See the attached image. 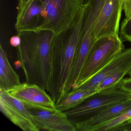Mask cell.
Returning a JSON list of instances; mask_svg holds the SVG:
<instances>
[{
  "instance_id": "cell-9",
  "label": "cell",
  "mask_w": 131,
  "mask_h": 131,
  "mask_svg": "<svg viewBox=\"0 0 131 131\" xmlns=\"http://www.w3.org/2000/svg\"><path fill=\"white\" fill-rule=\"evenodd\" d=\"M123 0H105L95 25L96 39L118 36Z\"/></svg>"
},
{
  "instance_id": "cell-21",
  "label": "cell",
  "mask_w": 131,
  "mask_h": 131,
  "mask_svg": "<svg viewBox=\"0 0 131 131\" xmlns=\"http://www.w3.org/2000/svg\"><path fill=\"white\" fill-rule=\"evenodd\" d=\"M14 65L16 69H20V67H22V63L19 60L14 62Z\"/></svg>"
},
{
  "instance_id": "cell-15",
  "label": "cell",
  "mask_w": 131,
  "mask_h": 131,
  "mask_svg": "<svg viewBox=\"0 0 131 131\" xmlns=\"http://www.w3.org/2000/svg\"><path fill=\"white\" fill-rule=\"evenodd\" d=\"M131 70V68L125 69L107 77L96 88V93L118 88L119 83Z\"/></svg>"
},
{
  "instance_id": "cell-17",
  "label": "cell",
  "mask_w": 131,
  "mask_h": 131,
  "mask_svg": "<svg viewBox=\"0 0 131 131\" xmlns=\"http://www.w3.org/2000/svg\"><path fill=\"white\" fill-rule=\"evenodd\" d=\"M131 119V108L99 128L96 131H111L114 127Z\"/></svg>"
},
{
  "instance_id": "cell-18",
  "label": "cell",
  "mask_w": 131,
  "mask_h": 131,
  "mask_svg": "<svg viewBox=\"0 0 131 131\" xmlns=\"http://www.w3.org/2000/svg\"><path fill=\"white\" fill-rule=\"evenodd\" d=\"M118 88L122 91L131 92V77L123 78L119 83Z\"/></svg>"
},
{
  "instance_id": "cell-8",
  "label": "cell",
  "mask_w": 131,
  "mask_h": 131,
  "mask_svg": "<svg viewBox=\"0 0 131 131\" xmlns=\"http://www.w3.org/2000/svg\"><path fill=\"white\" fill-rule=\"evenodd\" d=\"M15 29L17 32L40 30L44 22L41 0H18Z\"/></svg>"
},
{
  "instance_id": "cell-4",
  "label": "cell",
  "mask_w": 131,
  "mask_h": 131,
  "mask_svg": "<svg viewBox=\"0 0 131 131\" xmlns=\"http://www.w3.org/2000/svg\"><path fill=\"white\" fill-rule=\"evenodd\" d=\"M41 1L44 7V20L40 30H50L55 35L73 23L84 6L80 0Z\"/></svg>"
},
{
  "instance_id": "cell-13",
  "label": "cell",
  "mask_w": 131,
  "mask_h": 131,
  "mask_svg": "<svg viewBox=\"0 0 131 131\" xmlns=\"http://www.w3.org/2000/svg\"><path fill=\"white\" fill-rule=\"evenodd\" d=\"M21 84L19 76L14 70L6 53L0 46V92L9 90Z\"/></svg>"
},
{
  "instance_id": "cell-23",
  "label": "cell",
  "mask_w": 131,
  "mask_h": 131,
  "mask_svg": "<svg viewBox=\"0 0 131 131\" xmlns=\"http://www.w3.org/2000/svg\"><path fill=\"white\" fill-rule=\"evenodd\" d=\"M128 75L129 76V77H131V70L129 71V72L128 73Z\"/></svg>"
},
{
  "instance_id": "cell-19",
  "label": "cell",
  "mask_w": 131,
  "mask_h": 131,
  "mask_svg": "<svg viewBox=\"0 0 131 131\" xmlns=\"http://www.w3.org/2000/svg\"><path fill=\"white\" fill-rule=\"evenodd\" d=\"M111 131H131V119L114 127Z\"/></svg>"
},
{
  "instance_id": "cell-24",
  "label": "cell",
  "mask_w": 131,
  "mask_h": 131,
  "mask_svg": "<svg viewBox=\"0 0 131 131\" xmlns=\"http://www.w3.org/2000/svg\"><path fill=\"white\" fill-rule=\"evenodd\" d=\"M129 100H131V96H130V98H129Z\"/></svg>"
},
{
  "instance_id": "cell-10",
  "label": "cell",
  "mask_w": 131,
  "mask_h": 131,
  "mask_svg": "<svg viewBox=\"0 0 131 131\" xmlns=\"http://www.w3.org/2000/svg\"><path fill=\"white\" fill-rule=\"evenodd\" d=\"M39 130L77 131L75 125L69 120L64 112L56 108L51 110L29 109Z\"/></svg>"
},
{
  "instance_id": "cell-11",
  "label": "cell",
  "mask_w": 131,
  "mask_h": 131,
  "mask_svg": "<svg viewBox=\"0 0 131 131\" xmlns=\"http://www.w3.org/2000/svg\"><path fill=\"white\" fill-rule=\"evenodd\" d=\"M128 68H131V48L125 49L117 54L94 76L76 90H96L99 84L107 77Z\"/></svg>"
},
{
  "instance_id": "cell-12",
  "label": "cell",
  "mask_w": 131,
  "mask_h": 131,
  "mask_svg": "<svg viewBox=\"0 0 131 131\" xmlns=\"http://www.w3.org/2000/svg\"><path fill=\"white\" fill-rule=\"evenodd\" d=\"M131 108V100L113 106L90 118L75 123L76 131H96L100 127Z\"/></svg>"
},
{
  "instance_id": "cell-6",
  "label": "cell",
  "mask_w": 131,
  "mask_h": 131,
  "mask_svg": "<svg viewBox=\"0 0 131 131\" xmlns=\"http://www.w3.org/2000/svg\"><path fill=\"white\" fill-rule=\"evenodd\" d=\"M0 110L7 118L24 131H40L29 110L6 91L0 92Z\"/></svg>"
},
{
  "instance_id": "cell-5",
  "label": "cell",
  "mask_w": 131,
  "mask_h": 131,
  "mask_svg": "<svg viewBox=\"0 0 131 131\" xmlns=\"http://www.w3.org/2000/svg\"><path fill=\"white\" fill-rule=\"evenodd\" d=\"M93 96L84 103L64 112L68 118H74L89 115L92 117L109 107L128 100L131 92L122 91L116 88L98 93Z\"/></svg>"
},
{
  "instance_id": "cell-14",
  "label": "cell",
  "mask_w": 131,
  "mask_h": 131,
  "mask_svg": "<svg viewBox=\"0 0 131 131\" xmlns=\"http://www.w3.org/2000/svg\"><path fill=\"white\" fill-rule=\"evenodd\" d=\"M96 93L95 90L77 89L70 91L55 103V108L60 111L65 112L79 105Z\"/></svg>"
},
{
  "instance_id": "cell-2",
  "label": "cell",
  "mask_w": 131,
  "mask_h": 131,
  "mask_svg": "<svg viewBox=\"0 0 131 131\" xmlns=\"http://www.w3.org/2000/svg\"><path fill=\"white\" fill-rule=\"evenodd\" d=\"M17 32L21 43L16 47L17 58L22 63L26 82L37 84L47 90L50 49L55 33L46 30Z\"/></svg>"
},
{
  "instance_id": "cell-1",
  "label": "cell",
  "mask_w": 131,
  "mask_h": 131,
  "mask_svg": "<svg viewBox=\"0 0 131 131\" xmlns=\"http://www.w3.org/2000/svg\"><path fill=\"white\" fill-rule=\"evenodd\" d=\"M85 13L84 5L73 23L55 35L52 41L47 91L55 103L62 95L75 62Z\"/></svg>"
},
{
  "instance_id": "cell-7",
  "label": "cell",
  "mask_w": 131,
  "mask_h": 131,
  "mask_svg": "<svg viewBox=\"0 0 131 131\" xmlns=\"http://www.w3.org/2000/svg\"><path fill=\"white\" fill-rule=\"evenodd\" d=\"M22 102L28 109L51 110L55 102L45 90L36 84L24 82L6 91Z\"/></svg>"
},
{
  "instance_id": "cell-16",
  "label": "cell",
  "mask_w": 131,
  "mask_h": 131,
  "mask_svg": "<svg viewBox=\"0 0 131 131\" xmlns=\"http://www.w3.org/2000/svg\"><path fill=\"white\" fill-rule=\"evenodd\" d=\"M123 10L125 18L121 24L120 38L131 43V0H123Z\"/></svg>"
},
{
  "instance_id": "cell-22",
  "label": "cell",
  "mask_w": 131,
  "mask_h": 131,
  "mask_svg": "<svg viewBox=\"0 0 131 131\" xmlns=\"http://www.w3.org/2000/svg\"><path fill=\"white\" fill-rule=\"evenodd\" d=\"M81 1L83 4H85L88 3L89 0H81Z\"/></svg>"
},
{
  "instance_id": "cell-3",
  "label": "cell",
  "mask_w": 131,
  "mask_h": 131,
  "mask_svg": "<svg viewBox=\"0 0 131 131\" xmlns=\"http://www.w3.org/2000/svg\"><path fill=\"white\" fill-rule=\"evenodd\" d=\"M124 49V45L118 36H108L97 39L90 52L77 82L71 91L78 89L94 76Z\"/></svg>"
},
{
  "instance_id": "cell-20",
  "label": "cell",
  "mask_w": 131,
  "mask_h": 131,
  "mask_svg": "<svg viewBox=\"0 0 131 131\" xmlns=\"http://www.w3.org/2000/svg\"><path fill=\"white\" fill-rule=\"evenodd\" d=\"M21 43V39L20 37L18 36L12 37L10 40V43L12 46L17 47Z\"/></svg>"
}]
</instances>
